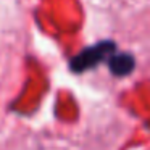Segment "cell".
<instances>
[{
	"mask_svg": "<svg viewBox=\"0 0 150 150\" xmlns=\"http://www.w3.org/2000/svg\"><path fill=\"white\" fill-rule=\"evenodd\" d=\"M116 52V44L111 40H100L91 47H86L84 50L74 55L69 60V68L74 73H84L89 69L98 66L102 62L108 60Z\"/></svg>",
	"mask_w": 150,
	"mask_h": 150,
	"instance_id": "6da1fadb",
	"label": "cell"
},
{
	"mask_svg": "<svg viewBox=\"0 0 150 150\" xmlns=\"http://www.w3.org/2000/svg\"><path fill=\"white\" fill-rule=\"evenodd\" d=\"M108 68H110L111 74L116 78H124L129 76L136 68V60L131 53H116L108 58Z\"/></svg>",
	"mask_w": 150,
	"mask_h": 150,
	"instance_id": "7a4b0ae2",
	"label": "cell"
}]
</instances>
